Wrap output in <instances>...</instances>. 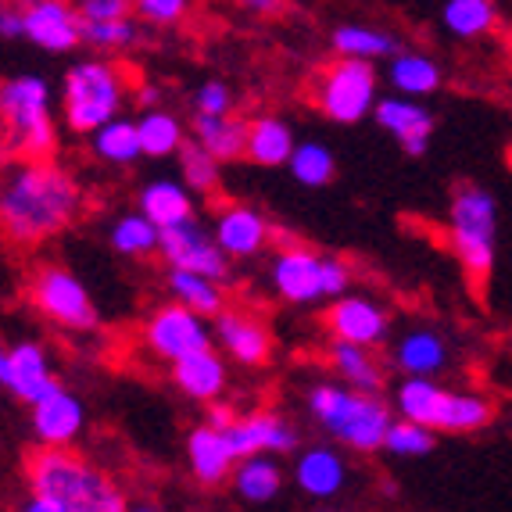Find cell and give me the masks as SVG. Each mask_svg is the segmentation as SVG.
I'll return each instance as SVG.
<instances>
[{"label":"cell","mask_w":512,"mask_h":512,"mask_svg":"<svg viewBox=\"0 0 512 512\" xmlns=\"http://www.w3.org/2000/svg\"><path fill=\"white\" fill-rule=\"evenodd\" d=\"M83 212V187L54 162H18L0 194L4 233L15 244H43L58 237Z\"/></svg>","instance_id":"1"},{"label":"cell","mask_w":512,"mask_h":512,"mask_svg":"<svg viewBox=\"0 0 512 512\" xmlns=\"http://www.w3.org/2000/svg\"><path fill=\"white\" fill-rule=\"evenodd\" d=\"M29 495L47 498L61 512H129L119 484L94 462L61 448H40L26 459Z\"/></svg>","instance_id":"2"},{"label":"cell","mask_w":512,"mask_h":512,"mask_svg":"<svg viewBox=\"0 0 512 512\" xmlns=\"http://www.w3.org/2000/svg\"><path fill=\"white\" fill-rule=\"evenodd\" d=\"M308 412L337 444L351 452H384L394 412L380 394H359L337 380L308 387Z\"/></svg>","instance_id":"3"},{"label":"cell","mask_w":512,"mask_h":512,"mask_svg":"<svg viewBox=\"0 0 512 512\" xmlns=\"http://www.w3.org/2000/svg\"><path fill=\"white\" fill-rule=\"evenodd\" d=\"M0 111L8 126V154L18 162H51L58 151V126L51 115V83L33 72L11 76L0 86Z\"/></svg>","instance_id":"4"},{"label":"cell","mask_w":512,"mask_h":512,"mask_svg":"<svg viewBox=\"0 0 512 512\" xmlns=\"http://www.w3.org/2000/svg\"><path fill=\"white\" fill-rule=\"evenodd\" d=\"M122 104H126V72L115 61L83 58L65 72L61 111H65V126L76 137H94L104 126L122 119Z\"/></svg>","instance_id":"5"},{"label":"cell","mask_w":512,"mask_h":512,"mask_svg":"<svg viewBox=\"0 0 512 512\" xmlns=\"http://www.w3.org/2000/svg\"><path fill=\"white\" fill-rule=\"evenodd\" d=\"M448 244L473 283H484L498 258V201L480 183H462L448 201Z\"/></svg>","instance_id":"6"},{"label":"cell","mask_w":512,"mask_h":512,"mask_svg":"<svg viewBox=\"0 0 512 512\" xmlns=\"http://www.w3.org/2000/svg\"><path fill=\"white\" fill-rule=\"evenodd\" d=\"M394 412L434 434H473L484 430L495 416L484 394L452 391L437 380H402L394 387Z\"/></svg>","instance_id":"7"},{"label":"cell","mask_w":512,"mask_h":512,"mask_svg":"<svg viewBox=\"0 0 512 512\" xmlns=\"http://www.w3.org/2000/svg\"><path fill=\"white\" fill-rule=\"evenodd\" d=\"M316 97L319 111H323L330 122H341V126H355L366 115H376V69L366 61H348V58H333L323 72L316 76Z\"/></svg>","instance_id":"8"},{"label":"cell","mask_w":512,"mask_h":512,"mask_svg":"<svg viewBox=\"0 0 512 512\" xmlns=\"http://www.w3.org/2000/svg\"><path fill=\"white\" fill-rule=\"evenodd\" d=\"M29 301L47 323L61 326V330L86 333L97 330V323H101L86 283L76 273H69L65 265H40L29 280Z\"/></svg>","instance_id":"9"},{"label":"cell","mask_w":512,"mask_h":512,"mask_svg":"<svg viewBox=\"0 0 512 512\" xmlns=\"http://www.w3.org/2000/svg\"><path fill=\"white\" fill-rule=\"evenodd\" d=\"M144 348L151 351L154 359L169 362V366H180L183 359H194L201 351L215 348V333L208 319H201L197 312H190V308L169 301V305L154 308L151 316H147Z\"/></svg>","instance_id":"10"},{"label":"cell","mask_w":512,"mask_h":512,"mask_svg":"<svg viewBox=\"0 0 512 512\" xmlns=\"http://www.w3.org/2000/svg\"><path fill=\"white\" fill-rule=\"evenodd\" d=\"M0 384L11 398L36 409L51 394L61 391L58 373L51 369V355L40 341H18L0 355Z\"/></svg>","instance_id":"11"},{"label":"cell","mask_w":512,"mask_h":512,"mask_svg":"<svg viewBox=\"0 0 512 512\" xmlns=\"http://www.w3.org/2000/svg\"><path fill=\"white\" fill-rule=\"evenodd\" d=\"M158 255L176 273L208 276L215 283L230 280V258L222 255L215 237L197 219L183 222V226H172V230H162V251Z\"/></svg>","instance_id":"12"},{"label":"cell","mask_w":512,"mask_h":512,"mask_svg":"<svg viewBox=\"0 0 512 512\" xmlns=\"http://www.w3.org/2000/svg\"><path fill=\"white\" fill-rule=\"evenodd\" d=\"M269 283L287 305H316L326 298V255L305 244H287L269 262Z\"/></svg>","instance_id":"13"},{"label":"cell","mask_w":512,"mask_h":512,"mask_svg":"<svg viewBox=\"0 0 512 512\" xmlns=\"http://www.w3.org/2000/svg\"><path fill=\"white\" fill-rule=\"evenodd\" d=\"M222 434L230 441V452L237 462L255 459V455L298 452V444H301V434L291 419H283L280 412H269V409L244 412V416H240L230 430H222Z\"/></svg>","instance_id":"14"},{"label":"cell","mask_w":512,"mask_h":512,"mask_svg":"<svg viewBox=\"0 0 512 512\" xmlns=\"http://www.w3.org/2000/svg\"><path fill=\"white\" fill-rule=\"evenodd\" d=\"M26 40L47 54H69L83 43V18L79 8L65 0H29L22 4Z\"/></svg>","instance_id":"15"},{"label":"cell","mask_w":512,"mask_h":512,"mask_svg":"<svg viewBox=\"0 0 512 512\" xmlns=\"http://www.w3.org/2000/svg\"><path fill=\"white\" fill-rule=\"evenodd\" d=\"M326 330L333 341L341 344H359V348H376L387 341L391 319L380 301L366 298V294H348V298L333 301L326 308Z\"/></svg>","instance_id":"16"},{"label":"cell","mask_w":512,"mask_h":512,"mask_svg":"<svg viewBox=\"0 0 512 512\" xmlns=\"http://www.w3.org/2000/svg\"><path fill=\"white\" fill-rule=\"evenodd\" d=\"M215 344H219L233 362L248 369H258L273 355V330L265 326L262 316L244 312V308H226L212 323Z\"/></svg>","instance_id":"17"},{"label":"cell","mask_w":512,"mask_h":512,"mask_svg":"<svg viewBox=\"0 0 512 512\" xmlns=\"http://www.w3.org/2000/svg\"><path fill=\"white\" fill-rule=\"evenodd\" d=\"M212 237L222 248V255L233 262V258H258L269 244H273L276 230H273V222L265 219L258 208L226 205L215 212Z\"/></svg>","instance_id":"18"},{"label":"cell","mask_w":512,"mask_h":512,"mask_svg":"<svg viewBox=\"0 0 512 512\" xmlns=\"http://www.w3.org/2000/svg\"><path fill=\"white\" fill-rule=\"evenodd\" d=\"M29 423H33V434H36V441H40V448H61V452H69L86 427V405L79 394H72L69 387H61L47 402L29 409Z\"/></svg>","instance_id":"19"},{"label":"cell","mask_w":512,"mask_h":512,"mask_svg":"<svg viewBox=\"0 0 512 512\" xmlns=\"http://www.w3.org/2000/svg\"><path fill=\"white\" fill-rule=\"evenodd\" d=\"M376 126L391 133L409 158H423L430 151V137H434V115L423 101H409V97H384L376 104Z\"/></svg>","instance_id":"20"},{"label":"cell","mask_w":512,"mask_h":512,"mask_svg":"<svg viewBox=\"0 0 512 512\" xmlns=\"http://www.w3.org/2000/svg\"><path fill=\"white\" fill-rule=\"evenodd\" d=\"M391 366L402 369L405 380H434L448 366V344L430 326H412L394 341Z\"/></svg>","instance_id":"21"},{"label":"cell","mask_w":512,"mask_h":512,"mask_svg":"<svg viewBox=\"0 0 512 512\" xmlns=\"http://www.w3.org/2000/svg\"><path fill=\"white\" fill-rule=\"evenodd\" d=\"M294 484L308 498H333L348 484V462L330 444H312L294 459Z\"/></svg>","instance_id":"22"},{"label":"cell","mask_w":512,"mask_h":512,"mask_svg":"<svg viewBox=\"0 0 512 512\" xmlns=\"http://www.w3.org/2000/svg\"><path fill=\"white\" fill-rule=\"evenodd\" d=\"M187 466L205 487L226 484L237 473V459H233L226 434L208 427V423H201V427H194L187 434Z\"/></svg>","instance_id":"23"},{"label":"cell","mask_w":512,"mask_h":512,"mask_svg":"<svg viewBox=\"0 0 512 512\" xmlns=\"http://www.w3.org/2000/svg\"><path fill=\"white\" fill-rule=\"evenodd\" d=\"M172 384L180 387L183 398L190 402H205V405H215L230 384V366L222 359L219 351L208 348L194 359H183L180 366H172Z\"/></svg>","instance_id":"24"},{"label":"cell","mask_w":512,"mask_h":512,"mask_svg":"<svg viewBox=\"0 0 512 512\" xmlns=\"http://www.w3.org/2000/svg\"><path fill=\"white\" fill-rule=\"evenodd\" d=\"M330 47L337 58H348V61H394L398 54L405 51L402 40L387 29H376V26H359V22H344L330 33Z\"/></svg>","instance_id":"25"},{"label":"cell","mask_w":512,"mask_h":512,"mask_svg":"<svg viewBox=\"0 0 512 512\" xmlns=\"http://www.w3.org/2000/svg\"><path fill=\"white\" fill-rule=\"evenodd\" d=\"M137 212L158 226V230H172L183 222L197 219V205L183 180H151L137 197Z\"/></svg>","instance_id":"26"},{"label":"cell","mask_w":512,"mask_h":512,"mask_svg":"<svg viewBox=\"0 0 512 512\" xmlns=\"http://www.w3.org/2000/svg\"><path fill=\"white\" fill-rule=\"evenodd\" d=\"M330 369L337 373V384L351 387L359 394H380L384 391L387 369L373 348H359V344H330Z\"/></svg>","instance_id":"27"},{"label":"cell","mask_w":512,"mask_h":512,"mask_svg":"<svg viewBox=\"0 0 512 512\" xmlns=\"http://www.w3.org/2000/svg\"><path fill=\"white\" fill-rule=\"evenodd\" d=\"M387 83L394 86L398 97L409 101H423V97L437 94L444 83V72L430 54L423 51H402L394 61H387Z\"/></svg>","instance_id":"28"},{"label":"cell","mask_w":512,"mask_h":512,"mask_svg":"<svg viewBox=\"0 0 512 512\" xmlns=\"http://www.w3.org/2000/svg\"><path fill=\"white\" fill-rule=\"evenodd\" d=\"M298 151V140H294V129L287 126L276 115H258L251 119V133H248V162L262 165V169H287Z\"/></svg>","instance_id":"29"},{"label":"cell","mask_w":512,"mask_h":512,"mask_svg":"<svg viewBox=\"0 0 512 512\" xmlns=\"http://www.w3.org/2000/svg\"><path fill=\"white\" fill-rule=\"evenodd\" d=\"M248 133H251V122H244L240 115H222V119L194 115V140L212 158H219V162L248 158Z\"/></svg>","instance_id":"30"},{"label":"cell","mask_w":512,"mask_h":512,"mask_svg":"<svg viewBox=\"0 0 512 512\" xmlns=\"http://www.w3.org/2000/svg\"><path fill=\"white\" fill-rule=\"evenodd\" d=\"M165 287H169V298L176 301V305L190 308V312H197L201 319H219L222 312H226V291H222V283L208 280V276H194V273H176V269H169V276H165Z\"/></svg>","instance_id":"31"},{"label":"cell","mask_w":512,"mask_h":512,"mask_svg":"<svg viewBox=\"0 0 512 512\" xmlns=\"http://www.w3.org/2000/svg\"><path fill=\"white\" fill-rule=\"evenodd\" d=\"M233 491L240 502L248 505H269L283 491V466L276 455H255V459L237 462L233 473Z\"/></svg>","instance_id":"32"},{"label":"cell","mask_w":512,"mask_h":512,"mask_svg":"<svg viewBox=\"0 0 512 512\" xmlns=\"http://www.w3.org/2000/svg\"><path fill=\"white\" fill-rule=\"evenodd\" d=\"M108 244H111V251L122 258H147V255H158V251H162V230H158L147 215L126 212L111 222Z\"/></svg>","instance_id":"33"},{"label":"cell","mask_w":512,"mask_h":512,"mask_svg":"<svg viewBox=\"0 0 512 512\" xmlns=\"http://www.w3.org/2000/svg\"><path fill=\"white\" fill-rule=\"evenodd\" d=\"M140 129V144H144V158H180L183 147L190 144L183 122L172 115V111H144L137 119Z\"/></svg>","instance_id":"34"},{"label":"cell","mask_w":512,"mask_h":512,"mask_svg":"<svg viewBox=\"0 0 512 512\" xmlns=\"http://www.w3.org/2000/svg\"><path fill=\"white\" fill-rule=\"evenodd\" d=\"M90 147H94L97 162L119 165V169H126V165L144 158L140 129H137V122H129V119H115L111 126H104L101 133H94V137H90Z\"/></svg>","instance_id":"35"},{"label":"cell","mask_w":512,"mask_h":512,"mask_svg":"<svg viewBox=\"0 0 512 512\" xmlns=\"http://www.w3.org/2000/svg\"><path fill=\"white\" fill-rule=\"evenodd\" d=\"M441 22L459 40H477L498 26V8L491 0H448L441 8Z\"/></svg>","instance_id":"36"},{"label":"cell","mask_w":512,"mask_h":512,"mask_svg":"<svg viewBox=\"0 0 512 512\" xmlns=\"http://www.w3.org/2000/svg\"><path fill=\"white\" fill-rule=\"evenodd\" d=\"M287 172H291L301 187L316 190V187L333 183V176H337V158H333L330 147L319 144V140H305V144H298V151H294Z\"/></svg>","instance_id":"37"},{"label":"cell","mask_w":512,"mask_h":512,"mask_svg":"<svg viewBox=\"0 0 512 512\" xmlns=\"http://www.w3.org/2000/svg\"><path fill=\"white\" fill-rule=\"evenodd\" d=\"M180 176L190 194H215L222 187V162L212 158L197 140H190L180 154Z\"/></svg>","instance_id":"38"},{"label":"cell","mask_w":512,"mask_h":512,"mask_svg":"<svg viewBox=\"0 0 512 512\" xmlns=\"http://www.w3.org/2000/svg\"><path fill=\"white\" fill-rule=\"evenodd\" d=\"M437 434L419 423H409V419H394L391 434H387L384 452L394 455V459H423V455L434 452Z\"/></svg>","instance_id":"39"},{"label":"cell","mask_w":512,"mask_h":512,"mask_svg":"<svg viewBox=\"0 0 512 512\" xmlns=\"http://www.w3.org/2000/svg\"><path fill=\"white\" fill-rule=\"evenodd\" d=\"M137 22H83V43H90L94 51H126L137 43Z\"/></svg>","instance_id":"40"},{"label":"cell","mask_w":512,"mask_h":512,"mask_svg":"<svg viewBox=\"0 0 512 512\" xmlns=\"http://www.w3.org/2000/svg\"><path fill=\"white\" fill-rule=\"evenodd\" d=\"M194 111L197 115H208V119L233 115V90L222 79H205L194 90Z\"/></svg>","instance_id":"41"},{"label":"cell","mask_w":512,"mask_h":512,"mask_svg":"<svg viewBox=\"0 0 512 512\" xmlns=\"http://www.w3.org/2000/svg\"><path fill=\"white\" fill-rule=\"evenodd\" d=\"M190 11L187 0H140L137 4V18L147 26H176L183 22V15Z\"/></svg>","instance_id":"42"},{"label":"cell","mask_w":512,"mask_h":512,"mask_svg":"<svg viewBox=\"0 0 512 512\" xmlns=\"http://www.w3.org/2000/svg\"><path fill=\"white\" fill-rule=\"evenodd\" d=\"M133 15H137V8L129 0H83L79 4L83 22H126Z\"/></svg>","instance_id":"43"},{"label":"cell","mask_w":512,"mask_h":512,"mask_svg":"<svg viewBox=\"0 0 512 512\" xmlns=\"http://www.w3.org/2000/svg\"><path fill=\"white\" fill-rule=\"evenodd\" d=\"M0 36H4V40H26L22 4H4V8H0Z\"/></svg>","instance_id":"44"},{"label":"cell","mask_w":512,"mask_h":512,"mask_svg":"<svg viewBox=\"0 0 512 512\" xmlns=\"http://www.w3.org/2000/svg\"><path fill=\"white\" fill-rule=\"evenodd\" d=\"M133 97H137V108H144V111H162V86L140 83L137 90H133Z\"/></svg>","instance_id":"45"},{"label":"cell","mask_w":512,"mask_h":512,"mask_svg":"<svg viewBox=\"0 0 512 512\" xmlns=\"http://www.w3.org/2000/svg\"><path fill=\"white\" fill-rule=\"evenodd\" d=\"M237 412L230 409V405H222V402H215V405H208V427H215V430H230L233 423H237Z\"/></svg>","instance_id":"46"},{"label":"cell","mask_w":512,"mask_h":512,"mask_svg":"<svg viewBox=\"0 0 512 512\" xmlns=\"http://www.w3.org/2000/svg\"><path fill=\"white\" fill-rule=\"evenodd\" d=\"M15 512H61V509H58V505H54V502H47V498H36V495H29L26 502L18 505Z\"/></svg>","instance_id":"47"},{"label":"cell","mask_w":512,"mask_h":512,"mask_svg":"<svg viewBox=\"0 0 512 512\" xmlns=\"http://www.w3.org/2000/svg\"><path fill=\"white\" fill-rule=\"evenodd\" d=\"M248 11H258V15H262V11H280V4H269V0H251Z\"/></svg>","instance_id":"48"},{"label":"cell","mask_w":512,"mask_h":512,"mask_svg":"<svg viewBox=\"0 0 512 512\" xmlns=\"http://www.w3.org/2000/svg\"><path fill=\"white\" fill-rule=\"evenodd\" d=\"M129 512H158L154 505H129Z\"/></svg>","instance_id":"49"}]
</instances>
